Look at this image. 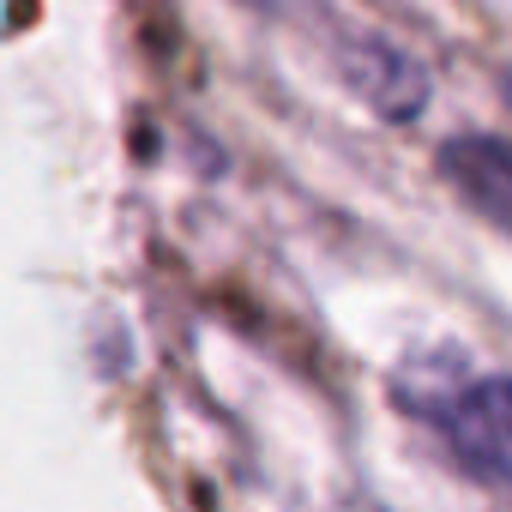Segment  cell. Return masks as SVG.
Returning <instances> with one entry per match:
<instances>
[{"mask_svg":"<svg viewBox=\"0 0 512 512\" xmlns=\"http://www.w3.org/2000/svg\"><path fill=\"white\" fill-rule=\"evenodd\" d=\"M392 398L440 434L452 464L512 494V374H452L446 356L398 368Z\"/></svg>","mask_w":512,"mask_h":512,"instance_id":"1","label":"cell"},{"mask_svg":"<svg viewBox=\"0 0 512 512\" xmlns=\"http://www.w3.org/2000/svg\"><path fill=\"white\" fill-rule=\"evenodd\" d=\"M440 175L452 181V193L488 217L500 235H512V139L500 133H458L440 145Z\"/></svg>","mask_w":512,"mask_h":512,"instance_id":"2","label":"cell"},{"mask_svg":"<svg viewBox=\"0 0 512 512\" xmlns=\"http://www.w3.org/2000/svg\"><path fill=\"white\" fill-rule=\"evenodd\" d=\"M241 7H253V13H272V19H290V13H302L308 0H241Z\"/></svg>","mask_w":512,"mask_h":512,"instance_id":"3","label":"cell"},{"mask_svg":"<svg viewBox=\"0 0 512 512\" xmlns=\"http://www.w3.org/2000/svg\"><path fill=\"white\" fill-rule=\"evenodd\" d=\"M332 512H386V506H374V500H362V494H356V500H344V506H332Z\"/></svg>","mask_w":512,"mask_h":512,"instance_id":"4","label":"cell"}]
</instances>
